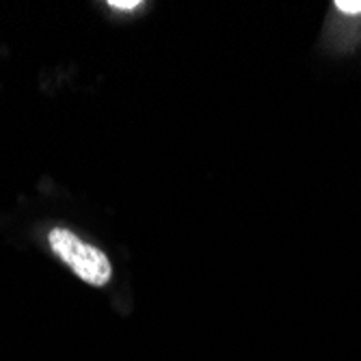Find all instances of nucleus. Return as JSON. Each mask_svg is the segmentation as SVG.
Instances as JSON below:
<instances>
[{"mask_svg": "<svg viewBox=\"0 0 361 361\" xmlns=\"http://www.w3.org/2000/svg\"><path fill=\"white\" fill-rule=\"evenodd\" d=\"M50 249L68 264L85 283L102 288L111 279V262L102 249H97L80 240L74 232L63 227H54L48 234Z\"/></svg>", "mask_w": 361, "mask_h": 361, "instance_id": "f257e3e1", "label": "nucleus"}, {"mask_svg": "<svg viewBox=\"0 0 361 361\" xmlns=\"http://www.w3.org/2000/svg\"><path fill=\"white\" fill-rule=\"evenodd\" d=\"M336 7H338L342 13L355 16V13H361V0H338Z\"/></svg>", "mask_w": 361, "mask_h": 361, "instance_id": "f03ea898", "label": "nucleus"}, {"mask_svg": "<svg viewBox=\"0 0 361 361\" xmlns=\"http://www.w3.org/2000/svg\"><path fill=\"white\" fill-rule=\"evenodd\" d=\"M109 7H113V9H121V11H130V9L141 7V0H111Z\"/></svg>", "mask_w": 361, "mask_h": 361, "instance_id": "7ed1b4c3", "label": "nucleus"}]
</instances>
